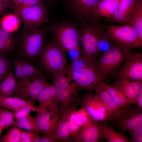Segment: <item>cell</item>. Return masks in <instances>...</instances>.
Listing matches in <instances>:
<instances>
[{
	"mask_svg": "<svg viewBox=\"0 0 142 142\" xmlns=\"http://www.w3.org/2000/svg\"><path fill=\"white\" fill-rule=\"evenodd\" d=\"M65 52L53 39L48 42L42 49L39 63L44 70L53 78L65 72L67 66Z\"/></svg>",
	"mask_w": 142,
	"mask_h": 142,
	"instance_id": "3957f363",
	"label": "cell"
},
{
	"mask_svg": "<svg viewBox=\"0 0 142 142\" xmlns=\"http://www.w3.org/2000/svg\"><path fill=\"white\" fill-rule=\"evenodd\" d=\"M11 69V63L9 59L0 54V79L1 81Z\"/></svg>",
	"mask_w": 142,
	"mask_h": 142,
	"instance_id": "8d00e7d4",
	"label": "cell"
},
{
	"mask_svg": "<svg viewBox=\"0 0 142 142\" xmlns=\"http://www.w3.org/2000/svg\"><path fill=\"white\" fill-rule=\"evenodd\" d=\"M67 51L68 52L72 60L82 57V50L81 47L71 49Z\"/></svg>",
	"mask_w": 142,
	"mask_h": 142,
	"instance_id": "60d3db41",
	"label": "cell"
},
{
	"mask_svg": "<svg viewBox=\"0 0 142 142\" xmlns=\"http://www.w3.org/2000/svg\"><path fill=\"white\" fill-rule=\"evenodd\" d=\"M99 121L91 118L81 127L74 137L75 142H96L99 139Z\"/></svg>",
	"mask_w": 142,
	"mask_h": 142,
	"instance_id": "d6986e66",
	"label": "cell"
},
{
	"mask_svg": "<svg viewBox=\"0 0 142 142\" xmlns=\"http://www.w3.org/2000/svg\"><path fill=\"white\" fill-rule=\"evenodd\" d=\"M103 83L96 88L94 95L103 103L108 114L109 119L114 122L119 117L121 109L118 107L104 89L102 85Z\"/></svg>",
	"mask_w": 142,
	"mask_h": 142,
	"instance_id": "44dd1931",
	"label": "cell"
},
{
	"mask_svg": "<svg viewBox=\"0 0 142 142\" xmlns=\"http://www.w3.org/2000/svg\"><path fill=\"white\" fill-rule=\"evenodd\" d=\"M129 131L130 136L129 142H142V126Z\"/></svg>",
	"mask_w": 142,
	"mask_h": 142,
	"instance_id": "f35d334b",
	"label": "cell"
},
{
	"mask_svg": "<svg viewBox=\"0 0 142 142\" xmlns=\"http://www.w3.org/2000/svg\"><path fill=\"white\" fill-rule=\"evenodd\" d=\"M16 79L11 69L1 83L0 86V94L5 96L12 97L16 87Z\"/></svg>",
	"mask_w": 142,
	"mask_h": 142,
	"instance_id": "4316f807",
	"label": "cell"
},
{
	"mask_svg": "<svg viewBox=\"0 0 142 142\" xmlns=\"http://www.w3.org/2000/svg\"><path fill=\"white\" fill-rule=\"evenodd\" d=\"M29 102L14 97H6L0 94V105L11 109L13 111L22 107Z\"/></svg>",
	"mask_w": 142,
	"mask_h": 142,
	"instance_id": "f1b7e54d",
	"label": "cell"
},
{
	"mask_svg": "<svg viewBox=\"0 0 142 142\" xmlns=\"http://www.w3.org/2000/svg\"><path fill=\"white\" fill-rule=\"evenodd\" d=\"M114 123L121 132H125L142 126V110L135 105L121 109Z\"/></svg>",
	"mask_w": 142,
	"mask_h": 142,
	"instance_id": "7c38bea8",
	"label": "cell"
},
{
	"mask_svg": "<svg viewBox=\"0 0 142 142\" xmlns=\"http://www.w3.org/2000/svg\"><path fill=\"white\" fill-rule=\"evenodd\" d=\"M41 1L40 0H23L18 14L23 9L37 4Z\"/></svg>",
	"mask_w": 142,
	"mask_h": 142,
	"instance_id": "7bdbcfd3",
	"label": "cell"
},
{
	"mask_svg": "<svg viewBox=\"0 0 142 142\" xmlns=\"http://www.w3.org/2000/svg\"><path fill=\"white\" fill-rule=\"evenodd\" d=\"M91 118L85 110L82 107L75 111L74 120L75 123L80 128Z\"/></svg>",
	"mask_w": 142,
	"mask_h": 142,
	"instance_id": "e575fe53",
	"label": "cell"
},
{
	"mask_svg": "<svg viewBox=\"0 0 142 142\" xmlns=\"http://www.w3.org/2000/svg\"><path fill=\"white\" fill-rule=\"evenodd\" d=\"M18 16L26 30L40 28L49 21L46 8L42 1L37 4L23 9Z\"/></svg>",
	"mask_w": 142,
	"mask_h": 142,
	"instance_id": "9c48e42d",
	"label": "cell"
},
{
	"mask_svg": "<svg viewBox=\"0 0 142 142\" xmlns=\"http://www.w3.org/2000/svg\"><path fill=\"white\" fill-rule=\"evenodd\" d=\"M68 76L81 89L84 88L89 93H91L99 85L104 82L94 66L78 70Z\"/></svg>",
	"mask_w": 142,
	"mask_h": 142,
	"instance_id": "8fae6325",
	"label": "cell"
},
{
	"mask_svg": "<svg viewBox=\"0 0 142 142\" xmlns=\"http://www.w3.org/2000/svg\"><path fill=\"white\" fill-rule=\"evenodd\" d=\"M0 128H1V127H0Z\"/></svg>",
	"mask_w": 142,
	"mask_h": 142,
	"instance_id": "816d5d0a",
	"label": "cell"
},
{
	"mask_svg": "<svg viewBox=\"0 0 142 142\" xmlns=\"http://www.w3.org/2000/svg\"><path fill=\"white\" fill-rule=\"evenodd\" d=\"M120 0H101L91 12L92 19L109 18L116 13Z\"/></svg>",
	"mask_w": 142,
	"mask_h": 142,
	"instance_id": "ffe728a7",
	"label": "cell"
},
{
	"mask_svg": "<svg viewBox=\"0 0 142 142\" xmlns=\"http://www.w3.org/2000/svg\"><path fill=\"white\" fill-rule=\"evenodd\" d=\"M50 28L53 39L66 51L81 47L79 29L74 21L64 20L54 22Z\"/></svg>",
	"mask_w": 142,
	"mask_h": 142,
	"instance_id": "5b68a950",
	"label": "cell"
},
{
	"mask_svg": "<svg viewBox=\"0 0 142 142\" xmlns=\"http://www.w3.org/2000/svg\"><path fill=\"white\" fill-rule=\"evenodd\" d=\"M19 18L15 14L5 16L1 21V28L10 33L16 31L19 24Z\"/></svg>",
	"mask_w": 142,
	"mask_h": 142,
	"instance_id": "f546056e",
	"label": "cell"
},
{
	"mask_svg": "<svg viewBox=\"0 0 142 142\" xmlns=\"http://www.w3.org/2000/svg\"><path fill=\"white\" fill-rule=\"evenodd\" d=\"M2 130V129L1 128H0V135L1 134Z\"/></svg>",
	"mask_w": 142,
	"mask_h": 142,
	"instance_id": "681fc988",
	"label": "cell"
},
{
	"mask_svg": "<svg viewBox=\"0 0 142 142\" xmlns=\"http://www.w3.org/2000/svg\"><path fill=\"white\" fill-rule=\"evenodd\" d=\"M39 106L43 111L60 113L59 105L57 96L55 84H50L44 88L40 93L37 99Z\"/></svg>",
	"mask_w": 142,
	"mask_h": 142,
	"instance_id": "9a60e30c",
	"label": "cell"
},
{
	"mask_svg": "<svg viewBox=\"0 0 142 142\" xmlns=\"http://www.w3.org/2000/svg\"><path fill=\"white\" fill-rule=\"evenodd\" d=\"M105 37L108 40L113 41L126 50L142 47V41L129 24L106 25Z\"/></svg>",
	"mask_w": 142,
	"mask_h": 142,
	"instance_id": "8992f818",
	"label": "cell"
},
{
	"mask_svg": "<svg viewBox=\"0 0 142 142\" xmlns=\"http://www.w3.org/2000/svg\"><path fill=\"white\" fill-rule=\"evenodd\" d=\"M50 84L44 74L19 79L13 96L34 105L42 91Z\"/></svg>",
	"mask_w": 142,
	"mask_h": 142,
	"instance_id": "52a82bcc",
	"label": "cell"
},
{
	"mask_svg": "<svg viewBox=\"0 0 142 142\" xmlns=\"http://www.w3.org/2000/svg\"><path fill=\"white\" fill-rule=\"evenodd\" d=\"M105 90L109 94L112 99L120 109L125 108L131 105V102L120 91L111 85L102 83Z\"/></svg>",
	"mask_w": 142,
	"mask_h": 142,
	"instance_id": "484cf974",
	"label": "cell"
},
{
	"mask_svg": "<svg viewBox=\"0 0 142 142\" xmlns=\"http://www.w3.org/2000/svg\"><path fill=\"white\" fill-rule=\"evenodd\" d=\"M26 31L19 43L18 59L31 64L39 58L46 34L45 31L40 28Z\"/></svg>",
	"mask_w": 142,
	"mask_h": 142,
	"instance_id": "277c9868",
	"label": "cell"
},
{
	"mask_svg": "<svg viewBox=\"0 0 142 142\" xmlns=\"http://www.w3.org/2000/svg\"><path fill=\"white\" fill-rule=\"evenodd\" d=\"M38 133L31 131H25L22 130L20 133L19 142H34Z\"/></svg>",
	"mask_w": 142,
	"mask_h": 142,
	"instance_id": "74e56055",
	"label": "cell"
},
{
	"mask_svg": "<svg viewBox=\"0 0 142 142\" xmlns=\"http://www.w3.org/2000/svg\"><path fill=\"white\" fill-rule=\"evenodd\" d=\"M80 104L93 119L106 121L109 119V115L102 102L91 93L85 94L81 99Z\"/></svg>",
	"mask_w": 142,
	"mask_h": 142,
	"instance_id": "4fadbf2b",
	"label": "cell"
},
{
	"mask_svg": "<svg viewBox=\"0 0 142 142\" xmlns=\"http://www.w3.org/2000/svg\"><path fill=\"white\" fill-rule=\"evenodd\" d=\"M1 80L0 79V85H1Z\"/></svg>",
	"mask_w": 142,
	"mask_h": 142,
	"instance_id": "f907efd6",
	"label": "cell"
},
{
	"mask_svg": "<svg viewBox=\"0 0 142 142\" xmlns=\"http://www.w3.org/2000/svg\"><path fill=\"white\" fill-rule=\"evenodd\" d=\"M38 107L35 106L34 105L29 103L19 109L13 111V114L16 121H17L29 115L31 111L38 113Z\"/></svg>",
	"mask_w": 142,
	"mask_h": 142,
	"instance_id": "836d02e7",
	"label": "cell"
},
{
	"mask_svg": "<svg viewBox=\"0 0 142 142\" xmlns=\"http://www.w3.org/2000/svg\"><path fill=\"white\" fill-rule=\"evenodd\" d=\"M16 123L14 119L13 114L5 109H0V127L2 129H7Z\"/></svg>",
	"mask_w": 142,
	"mask_h": 142,
	"instance_id": "1f68e13d",
	"label": "cell"
},
{
	"mask_svg": "<svg viewBox=\"0 0 142 142\" xmlns=\"http://www.w3.org/2000/svg\"><path fill=\"white\" fill-rule=\"evenodd\" d=\"M6 8L7 7L3 2L2 0H0V14L4 12Z\"/></svg>",
	"mask_w": 142,
	"mask_h": 142,
	"instance_id": "bcb514c9",
	"label": "cell"
},
{
	"mask_svg": "<svg viewBox=\"0 0 142 142\" xmlns=\"http://www.w3.org/2000/svg\"><path fill=\"white\" fill-rule=\"evenodd\" d=\"M136 0H120L116 11L112 17L105 19L110 23L129 24L130 17Z\"/></svg>",
	"mask_w": 142,
	"mask_h": 142,
	"instance_id": "7402d4cb",
	"label": "cell"
},
{
	"mask_svg": "<svg viewBox=\"0 0 142 142\" xmlns=\"http://www.w3.org/2000/svg\"><path fill=\"white\" fill-rule=\"evenodd\" d=\"M15 47L14 39L11 33L0 28V54L12 51Z\"/></svg>",
	"mask_w": 142,
	"mask_h": 142,
	"instance_id": "83f0119b",
	"label": "cell"
},
{
	"mask_svg": "<svg viewBox=\"0 0 142 142\" xmlns=\"http://www.w3.org/2000/svg\"><path fill=\"white\" fill-rule=\"evenodd\" d=\"M99 139H105L108 142H129L126 135L121 132L115 131L113 128L108 125L106 121L99 123Z\"/></svg>",
	"mask_w": 142,
	"mask_h": 142,
	"instance_id": "cb8c5ba5",
	"label": "cell"
},
{
	"mask_svg": "<svg viewBox=\"0 0 142 142\" xmlns=\"http://www.w3.org/2000/svg\"><path fill=\"white\" fill-rule=\"evenodd\" d=\"M38 113L35 118L39 133L55 134L61 116V113H55L45 110Z\"/></svg>",
	"mask_w": 142,
	"mask_h": 142,
	"instance_id": "5bb4252c",
	"label": "cell"
},
{
	"mask_svg": "<svg viewBox=\"0 0 142 142\" xmlns=\"http://www.w3.org/2000/svg\"><path fill=\"white\" fill-rule=\"evenodd\" d=\"M111 86L120 91L134 105L137 97L142 91V81L132 80L125 77L114 82Z\"/></svg>",
	"mask_w": 142,
	"mask_h": 142,
	"instance_id": "2e32d148",
	"label": "cell"
},
{
	"mask_svg": "<svg viewBox=\"0 0 142 142\" xmlns=\"http://www.w3.org/2000/svg\"><path fill=\"white\" fill-rule=\"evenodd\" d=\"M47 2L50 3H54L58 0H44Z\"/></svg>",
	"mask_w": 142,
	"mask_h": 142,
	"instance_id": "c3c4849f",
	"label": "cell"
},
{
	"mask_svg": "<svg viewBox=\"0 0 142 142\" xmlns=\"http://www.w3.org/2000/svg\"><path fill=\"white\" fill-rule=\"evenodd\" d=\"M135 105L139 109L142 110V91L137 97L135 100Z\"/></svg>",
	"mask_w": 142,
	"mask_h": 142,
	"instance_id": "f6af8a7d",
	"label": "cell"
},
{
	"mask_svg": "<svg viewBox=\"0 0 142 142\" xmlns=\"http://www.w3.org/2000/svg\"><path fill=\"white\" fill-rule=\"evenodd\" d=\"M14 125L21 129H24L28 131L39 133L36 125L35 118L32 117L30 115L16 121Z\"/></svg>",
	"mask_w": 142,
	"mask_h": 142,
	"instance_id": "4dcf8cb0",
	"label": "cell"
},
{
	"mask_svg": "<svg viewBox=\"0 0 142 142\" xmlns=\"http://www.w3.org/2000/svg\"><path fill=\"white\" fill-rule=\"evenodd\" d=\"M22 130L21 129L17 126L13 127L3 137L1 141L19 142V135Z\"/></svg>",
	"mask_w": 142,
	"mask_h": 142,
	"instance_id": "d590c367",
	"label": "cell"
},
{
	"mask_svg": "<svg viewBox=\"0 0 142 142\" xmlns=\"http://www.w3.org/2000/svg\"><path fill=\"white\" fill-rule=\"evenodd\" d=\"M16 79L29 78L44 74L43 70L36 68L25 61L18 59L12 60Z\"/></svg>",
	"mask_w": 142,
	"mask_h": 142,
	"instance_id": "603a6c76",
	"label": "cell"
},
{
	"mask_svg": "<svg viewBox=\"0 0 142 142\" xmlns=\"http://www.w3.org/2000/svg\"><path fill=\"white\" fill-rule=\"evenodd\" d=\"M106 25L102 19L82 21L79 29L82 58L90 64L94 63L100 51V43L105 38Z\"/></svg>",
	"mask_w": 142,
	"mask_h": 142,
	"instance_id": "6da1fadb",
	"label": "cell"
},
{
	"mask_svg": "<svg viewBox=\"0 0 142 142\" xmlns=\"http://www.w3.org/2000/svg\"><path fill=\"white\" fill-rule=\"evenodd\" d=\"M75 110V109L72 112L69 118L70 126V136H71L73 137L80 128L75 123L74 120V115Z\"/></svg>",
	"mask_w": 142,
	"mask_h": 142,
	"instance_id": "ab89813d",
	"label": "cell"
},
{
	"mask_svg": "<svg viewBox=\"0 0 142 142\" xmlns=\"http://www.w3.org/2000/svg\"><path fill=\"white\" fill-rule=\"evenodd\" d=\"M65 72L53 77L57 99L60 106L65 107L75 103L81 89L66 75Z\"/></svg>",
	"mask_w": 142,
	"mask_h": 142,
	"instance_id": "ba28073f",
	"label": "cell"
},
{
	"mask_svg": "<svg viewBox=\"0 0 142 142\" xmlns=\"http://www.w3.org/2000/svg\"><path fill=\"white\" fill-rule=\"evenodd\" d=\"M129 24L136 32L142 41V0H136L131 11Z\"/></svg>",
	"mask_w": 142,
	"mask_h": 142,
	"instance_id": "d4e9b609",
	"label": "cell"
},
{
	"mask_svg": "<svg viewBox=\"0 0 142 142\" xmlns=\"http://www.w3.org/2000/svg\"><path fill=\"white\" fill-rule=\"evenodd\" d=\"M80 103V100L77 99L75 103L68 106H60L61 116L55 133L59 140H67L70 136V115Z\"/></svg>",
	"mask_w": 142,
	"mask_h": 142,
	"instance_id": "ac0fdd59",
	"label": "cell"
},
{
	"mask_svg": "<svg viewBox=\"0 0 142 142\" xmlns=\"http://www.w3.org/2000/svg\"><path fill=\"white\" fill-rule=\"evenodd\" d=\"M23 0H12L14 14L17 16L21 8Z\"/></svg>",
	"mask_w": 142,
	"mask_h": 142,
	"instance_id": "ee69618b",
	"label": "cell"
},
{
	"mask_svg": "<svg viewBox=\"0 0 142 142\" xmlns=\"http://www.w3.org/2000/svg\"><path fill=\"white\" fill-rule=\"evenodd\" d=\"M130 50L124 49L114 42L96 59L93 66L103 80L118 70Z\"/></svg>",
	"mask_w": 142,
	"mask_h": 142,
	"instance_id": "7a4b0ae2",
	"label": "cell"
},
{
	"mask_svg": "<svg viewBox=\"0 0 142 142\" xmlns=\"http://www.w3.org/2000/svg\"><path fill=\"white\" fill-rule=\"evenodd\" d=\"M82 57H80L72 60L70 64L67 67L65 72L68 76L70 75L73 72L81 69L90 66H93Z\"/></svg>",
	"mask_w": 142,
	"mask_h": 142,
	"instance_id": "d6a6232c",
	"label": "cell"
},
{
	"mask_svg": "<svg viewBox=\"0 0 142 142\" xmlns=\"http://www.w3.org/2000/svg\"><path fill=\"white\" fill-rule=\"evenodd\" d=\"M67 5L80 21L92 19L91 12L101 0H66Z\"/></svg>",
	"mask_w": 142,
	"mask_h": 142,
	"instance_id": "e0dca14e",
	"label": "cell"
},
{
	"mask_svg": "<svg viewBox=\"0 0 142 142\" xmlns=\"http://www.w3.org/2000/svg\"><path fill=\"white\" fill-rule=\"evenodd\" d=\"M4 3L7 8H10L11 7L10 0H2Z\"/></svg>",
	"mask_w": 142,
	"mask_h": 142,
	"instance_id": "7dc6e473",
	"label": "cell"
},
{
	"mask_svg": "<svg viewBox=\"0 0 142 142\" xmlns=\"http://www.w3.org/2000/svg\"><path fill=\"white\" fill-rule=\"evenodd\" d=\"M119 79L125 77L133 80L142 81V54L130 50L120 69L112 75Z\"/></svg>",
	"mask_w": 142,
	"mask_h": 142,
	"instance_id": "30bf717a",
	"label": "cell"
},
{
	"mask_svg": "<svg viewBox=\"0 0 142 142\" xmlns=\"http://www.w3.org/2000/svg\"><path fill=\"white\" fill-rule=\"evenodd\" d=\"M58 140L55 134H43L41 136V142H55Z\"/></svg>",
	"mask_w": 142,
	"mask_h": 142,
	"instance_id": "b9f144b4",
	"label": "cell"
}]
</instances>
